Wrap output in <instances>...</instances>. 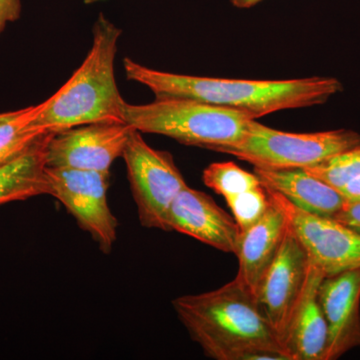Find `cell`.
<instances>
[{
	"label": "cell",
	"mask_w": 360,
	"mask_h": 360,
	"mask_svg": "<svg viewBox=\"0 0 360 360\" xmlns=\"http://www.w3.org/2000/svg\"><path fill=\"white\" fill-rule=\"evenodd\" d=\"M51 134L47 132L25 153L0 165V205L49 195L45 151Z\"/></svg>",
	"instance_id": "16"
},
{
	"label": "cell",
	"mask_w": 360,
	"mask_h": 360,
	"mask_svg": "<svg viewBox=\"0 0 360 360\" xmlns=\"http://www.w3.org/2000/svg\"><path fill=\"white\" fill-rule=\"evenodd\" d=\"M127 79L146 85L155 98H187L239 111L253 120L285 110L326 103L342 90L333 77L245 80L189 77L151 70L123 60Z\"/></svg>",
	"instance_id": "2"
},
{
	"label": "cell",
	"mask_w": 360,
	"mask_h": 360,
	"mask_svg": "<svg viewBox=\"0 0 360 360\" xmlns=\"http://www.w3.org/2000/svg\"><path fill=\"white\" fill-rule=\"evenodd\" d=\"M49 194L77 220L101 252L110 253L117 238L118 220L108 202L110 172L46 167Z\"/></svg>",
	"instance_id": "7"
},
{
	"label": "cell",
	"mask_w": 360,
	"mask_h": 360,
	"mask_svg": "<svg viewBox=\"0 0 360 360\" xmlns=\"http://www.w3.org/2000/svg\"><path fill=\"white\" fill-rule=\"evenodd\" d=\"M288 229L285 213L270 200L262 219L240 232L236 252L238 258L236 278L253 293L281 250Z\"/></svg>",
	"instance_id": "13"
},
{
	"label": "cell",
	"mask_w": 360,
	"mask_h": 360,
	"mask_svg": "<svg viewBox=\"0 0 360 360\" xmlns=\"http://www.w3.org/2000/svg\"><path fill=\"white\" fill-rule=\"evenodd\" d=\"M333 219L360 233V201H355V202L347 201Z\"/></svg>",
	"instance_id": "20"
},
{
	"label": "cell",
	"mask_w": 360,
	"mask_h": 360,
	"mask_svg": "<svg viewBox=\"0 0 360 360\" xmlns=\"http://www.w3.org/2000/svg\"><path fill=\"white\" fill-rule=\"evenodd\" d=\"M319 298L328 326L324 360L338 359L360 347V267L324 276Z\"/></svg>",
	"instance_id": "12"
},
{
	"label": "cell",
	"mask_w": 360,
	"mask_h": 360,
	"mask_svg": "<svg viewBox=\"0 0 360 360\" xmlns=\"http://www.w3.org/2000/svg\"><path fill=\"white\" fill-rule=\"evenodd\" d=\"M103 1V0H84L85 4H90L94 2Z\"/></svg>",
	"instance_id": "24"
},
{
	"label": "cell",
	"mask_w": 360,
	"mask_h": 360,
	"mask_svg": "<svg viewBox=\"0 0 360 360\" xmlns=\"http://www.w3.org/2000/svg\"><path fill=\"white\" fill-rule=\"evenodd\" d=\"M122 158L139 222L146 229L169 231L170 206L187 186L174 156L151 148L142 139L141 132L134 129Z\"/></svg>",
	"instance_id": "6"
},
{
	"label": "cell",
	"mask_w": 360,
	"mask_h": 360,
	"mask_svg": "<svg viewBox=\"0 0 360 360\" xmlns=\"http://www.w3.org/2000/svg\"><path fill=\"white\" fill-rule=\"evenodd\" d=\"M191 340L217 360H293L238 278L219 290L172 300Z\"/></svg>",
	"instance_id": "1"
},
{
	"label": "cell",
	"mask_w": 360,
	"mask_h": 360,
	"mask_svg": "<svg viewBox=\"0 0 360 360\" xmlns=\"http://www.w3.org/2000/svg\"><path fill=\"white\" fill-rule=\"evenodd\" d=\"M20 0H0V35L8 23L20 18Z\"/></svg>",
	"instance_id": "21"
},
{
	"label": "cell",
	"mask_w": 360,
	"mask_h": 360,
	"mask_svg": "<svg viewBox=\"0 0 360 360\" xmlns=\"http://www.w3.org/2000/svg\"><path fill=\"white\" fill-rule=\"evenodd\" d=\"M202 180L215 193L224 196L225 201L262 186L255 172H246L231 161L208 165L203 170Z\"/></svg>",
	"instance_id": "19"
},
{
	"label": "cell",
	"mask_w": 360,
	"mask_h": 360,
	"mask_svg": "<svg viewBox=\"0 0 360 360\" xmlns=\"http://www.w3.org/2000/svg\"><path fill=\"white\" fill-rule=\"evenodd\" d=\"M357 146L360 134L354 130L290 134L251 120L243 141L217 153L236 156L255 167L288 169L314 167Z\"/></svg>",
	"instance_id": "5"
},
{
	"label": "cell",
	"mask_w": 360,
	"mask_h": 360,
	"mask_svg": "<svg viewBox=\"0 0 360 360\" xmlns=\"http://www.w3.org/2000/svg\"><path fill=\"white\" fill-rule=\"evenodd\" d=\"M266 188L270 200L285 213L290 229L309 253L310 260L331 276L360 267V233L333 217L300 210L281 194Z\"/></svg>",
	"instance_id": "8"
},
{
	"label": "cell",
	"mask_w": 360,
	"mask_h": 360,
	"mask_svg": "<svg viewBox=\"0 0 360 360\" xmlns=\"http://www.w3.org/2000/svg\"><path fill=\"white\" fill-rule=\"evenodd\" d=\"M324 276L310 260L307 284L284 340V347L293 360H324L326 356L328 326L319 298Z\"/></svg>",
	"instance_id": "14"
},
{
	"label": "cell",
	"mask_w": 360,
	"mask_h": 360,
	"mask_svg": "<svg viewBox=\"0 0 360 360\" xmlns=\"http://www.w3.org/2000/svg\"><path fill=\"white\" fill-rule=\"evenodd\" d=\"M302 169L333 187L347 202L360 201V146Z\"/></svg>",
	"instance_id": "17"
},
{
	"label": "cell",
	"mask_w": 360,
	"mask_h": 360,
	"mask_svg": "<svg viewBox=\"0 0 360 360\" xmlns=\"http://www.w3.org/2000/svg\"><path fill=\"white\" fill-rule=\"evenodd\" d=\"M122 30L103 14L94 26L91 49L72 77L47 98L30 125L58 132L96 122H125L115 60Z\"/></svg>",
	"instance_id": "3"
},
{
	"label": "cell",
	"mask_w": 360,
	"mask_h": 360,
	"mask_svg": "<svg viewBox=\"0 0 360 360\" xmlns=\"http://www.w3.org/2000/svg\"><path fill=\"white\" fill-rule=\"evenodd\" d=\"M262 0H231L232 6L236 8L246 9L257 6Z\"/></svg>",
	"instance_id": "22"
},
{
	"label": "cell",
	"mask_w": 360,
	"mask_h": 360,
	"mask_svg": "<svg viewBox=\"0 0 360 360\" xmlns=\"http://www.w3.org/2000/svg\"><path fill=\"white\" fill-rule=\"evenodd\" d=\"M123 118L141 134L165 135L184 146L213 151L243 141L253 120L239 111L187 98H155L142 105L125 103Z\"/></svg>",
	"instance_id": "4"
},
{
	"label": "cell",
	"mask_w": 360,
	"mask_h": 360,
	"mask_svg": "<svg viewBox=\"0 0 360 360\" xmlns=\"http://www.w3.org/2000/svg\"><path fill=\"white\" fill-rule=\"evenodd\" d=\"M40 106L41 103L18 110L13 118L0 124V165L22 155L44 134L51 132L30 125Z\"/></svg>",
	"instance_id": "18"
},
{
	"label": "cell",
	"mask_w": 360,
	"mask_h": 360,
	"mask_svg": "<svg viewBox=\"0 0 360 360\" xmlns=\"http://www.w3.org/2000/svg\"><path fill=\"white\" fill-rule=\"evenodd\" d=\"M168 229L233 255L240 236V229L233 217L208 194L188 186L180 191L170 206Z\"/></svg>",
	"instance_id": "11"
},
{
	"label": "cell",
	"mask_w": 360,
	"mask_h": 360,
	"mask_svg": "<svg viewBox=\"0 0 360 360\" xmlns=\"http://www.w3.org/2000/svg\"><path fill=\"white\" fill-rule=\"evenodd\" d=\"M309 265V253L288 225L281 250L255 293L258 307L283 347L307 284Z\"/></svg>",
	"instance_id": "9"
},
{
	"label": "cell",
	"mask_w": 360,
	"mask_h": 360,
	"mask_svg": "<svg viewBox=\"0 0 360 360\" xmlns=\"http://www.w3.org/2000/svg\"><path fill=\"white\" fill-rule=\"evenodd\" d=\"M18 110L15 111H9V112H2L0 113V124L1 123L7 122V120H11V118H13L14 115L18 113Z\"/></svg>",
	"instance_id": "23"
},
{
	"label": "cell",
	"mask_w": 360,
	"mask_h": 360,
	"mask_svg": "<svg viewBox=\"0 0 360 360\" xmlns=\"http://www.w3.org/2000/svg\"><path fill=\"white\" fill-rule=\"evenodd\" d=\"M253 172L267 188L281 194L296 207L312 214L333 217L347 202L333 187L302 168L255 167Z\"/></svg>",
	"instance_id": "15"
},
{
	"label": "cell",
	"mask_w": 360,
	"mask_h": 360,
	"mask_svg": "<svg viewBox=\"0 0 360 360\" xmlns=\"http://www.w3.org/2000/svg\"><path fill=\"white\" fill-rule=\"evenodd\" d=\"M134 127L127 122H96L52 132L46 144L47 167L108 172Z\"/></svg>",
	"instance_id": "10"
}]
</instances>
